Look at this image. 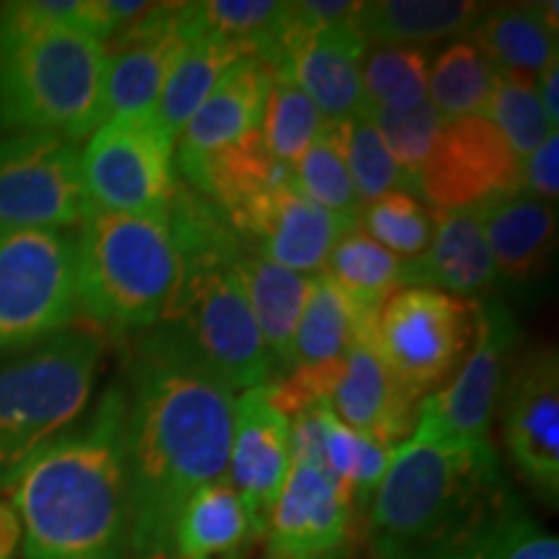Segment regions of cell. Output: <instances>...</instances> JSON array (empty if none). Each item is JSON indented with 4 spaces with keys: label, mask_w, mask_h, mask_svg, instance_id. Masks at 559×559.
<instances>
[{
    "label": "cell",
    "mask_w": 559,
    "mask_h": 559,
    "mask_svg": "<svg viewBox=\"0 0 559 559\" xmlns=\"http://www.w3.org/2000/svg\"><path fill=\"white\" fill-rule=\"evenodd\" d=\"M477 332V300L436 288H400L381 306L376 349L404 394L423 404L466 360Z\"/></svg>",
    "instance_id": "obj_8"
},
{
    "label": "cell",
    "mask_w": 559,
    "mask_h": 559,
    "mask_svg": "<svg viewBox=\"0 0 559 559\" xmlns=\"http://www.w3.org/2000/svg\"><path fill=\"white\" fill-rule=\"evenodd\" d=\"M179 275L169 215L91 210L75 239V311L102 337L145 334L164 319Z\"/></svg>",
    "instance_id": "obj_6"
},
{
    "label": "cell",
    "mask_w": 559,
    "mask_h": 559,
    "mask_svg": "<svg viewBox=\"0 0 559 559\" xmlns=\"http://www.w3.org/2000/svg\"><path fill=\"white\" fill-rule=\"evenodd\" d=\"M190 39L185 3H153L135 24L117 34L104 50L102 122L117 115L153 111L179 52Z\"/></svg>",
    "instance_id": "obj_17"
},
{
    "label": "cell",
    "mask_w": 559,
    "mask_h": 559,
    "mask_svg": "<svg viewBox=\"0 0 559 559\" xmlns=\"http://www.w3.org/2000/svg\"><path fill=\"white\" fill-rule=\"evenodd\" d=\"M324 117L306 91L298 86L285 66L272 68L267 107H264L262 138L267 151L283 164L293 166L317 138Z\"/></svg>",
    "instance_id": "obj_34"
},
{
    "label": "cell",
    "mask_w": 559,
    "mask_h": 559,
    "mask_svg": "<svg viewBox=\"0 0 559 559\" xmlns=\"http://www.w3.org/2000/svg\"><path fill=\"white\" fill-rule=\"evenodd\" d=\"M234 272L260 326L272 368L288 376L293 370V340H296L300 313L309 300L313 275H298V272L277 267L243 241L234 254Z\"/></svg>",
    "instance_id": "obj_24"
},
{
    "label": "cell",
    "mask_w": 559,
    "mask_h": 559,
    "mask_svg": "<svg viewBox=\"0 0 559 559\" xmlns=\"http://www.w3.org/2000/svg\"><path fill=\"white\" fill-rule=\"evenodd\" d=\"M21 544V523L11 502L0 498V559H13Z\"/></svg>",
    "instance_id": "obj_42"
},
{
    "label": "cell",
    "mask_w": 559,
    "mask_h": 559,
    "mask_svg": "<svg viewBox=\"0 0 559 559\" xmlns=\"http://www.w3.org/2000/svg\"><path fill=\"white\" fill-rule=\"evenodd\" d=\"M366 115L386 145L396 166L407 174L412 190L417 194V174L428 160L432 145L445 128V120L432 109L430 102L412 111H389V109H366Z\"/></svg>",
    "instance_id": "obj_38"
},
{
    "label": "cell",
    "mask_w": 559,
    "mask_h": 559,
    "mask_svg": "<svg viewBox=\"0 0 559 559\" xmlns=\"http://www.w3.org/2000/svg\"><path fill=\"white\" fill-rule=\"evenodd\" d=\"M559 3H508L481 13L469 41L487 55L500 73L539 79L557 52Z\"/></svg>",
    "instance_id": "obj_25"
},
{
    "label": "cell",
    "mask_w": 559,
    "mask_h": 559,
    "mask_svg": "<svg viewBox=\"0 0 559 559\" xmlns=\"http://www.w3.org/2000/svg\"><path fill=\"white\" fill-rule=\"evenodd\" d=\"M500 283L528 285L549 270L557 247V210L526 190L474 207Z\"/></svg>",
    "instance_id": "obj_23"
},
{
    "label": "cell",
    "mask_w": 559,
    "mask_h": 559,
    "mask_svg": "<svg viewBox=\"0 0 559 559\" xmlns=\"http://www.w3.org/2000/svg\"><path fill=\"white\" fill-rule=\"evenodd\" d=\"M500 285L474 207L432 210V239L425 254L404 262L402 288H436L466 300H485Z\"/></svg>",
    "instance_id": "obj_22"
},
{
    "label": "cell",
    "mask_w": 559,
    "mask_h": 559,
    "mask_svg": "<svg viewBox=\"0 0 559 559\" xmlns=\"http://www.w3.org/2000/svg\"><path fill=\"white\" fill-rule=\"evenodd\" d=\"M290 459V419L272 396V381L243 391L236 400L226 479L247 508L257 542L264 539Z\"/></svg>",
    "instance_id": "obj_18"
},
{
    "label": "cell",
    "mask_w": 559,
    "mask_h": 559,
    "mask_svg": "<svg viewBox=\"0 0 559 559\" xmlns=\"http://www.w3.org/2000/svg\"><path fill=\"white\" fill-rule=\"evenodd\" d=\"M102 358L99 332L68 326L0 360V492L86 415Z\"/></svg>",
    "instance_id": "obj_7"
},
{
    "label": "cell",
    "mask_w": 559,
    "mask_h": 559,
    "mask_svg": "<svg viewBox=\"0 0 559 559\" xmlns=\"http://www.w3.org/2000/svg\"><path fill=\"white\" fill-rule=\"evenodd\" d=\"M510 464L547 506L559 500V355L536 347L508 376L500 396Z\"/></svg>",
    "instance_id": "obj_14"
},
{
    "label": "cell",
    "mask_w": 559,
    "mask_h": 559,
    "mask_svg": "<svg viewBox=\"0 0 559 559\" xmlns=\"http://www.w3.org/2000/svg\"><path fill=\"white\" fill-rule=\"evenodd\" d=\"M185 13L187 24H190V39H187L185 50L179 52L177 62H174L171 73L166 75L156 107H153V117L174 140H179L185 124L192 120L200 104L207 99L215 83L223 79V73L234 62L251 55L249 47L239 45V41L202 32L198 19H194L192 3H185Z\"/></svg>",
    "instance_id": "obj_26"
},
{
    "label": "cell",
    "mask_w": 559,
    "mask_h": 559,
    "mask_svg": "<svg viewBox=\"0 0 559 559\" xmlns=\"http://www.w3.org/2000/svg\"><path fill=\"white\" fill-rule=\"evenodd\" d=\"M223 218L249 249L298 275L324 272L334 243L355 228L306 198L296 179L223 210Z\"/></svg>",
    "instance_id": "obj_16"
},
{
    "label": "cell",
    "mask_w": 559,
    "mask_h": 559,
    "mask_svg": "<svg viewBox=\"0 0 559 559\" xmlns=\"http://www.w3.org/2000/svg\"><path fill=\"white\" fill-rule=\"evenodd\" d=\"M370 47L353 21L280 41V66L290 70L324 120H349L362 111V60ZM277 66V68H280Z\"/></svg>",
    "instance_id": "obj_21"
},
{
    "label": "cell",
    "mask_w": 559,
    "mask_h": 559,
    "mask_svg": "<svg viewBox=\"0 0 559 559\" xmlns=\"http://www.w3.org/2000/svg\"><path fill=\"white\" fill-rule=\"evenodd\" d=\"M270 83L272 68L254 55L234 62L223 73V79L215 83V88L200 104L177 140V166L181 177L190 181L215 153L262 132Z\"/></svg>",
    "instance_id": "obj_20"
},
{
    "label": "cell",
    "mask_w": 559,
    "mask_h": 559,
    "mask_svg": "<svg viewBox=\"0 0 559 559\" xmlns=\"http://www.w3.org/2000/svg\"><path fill=\"white\" fill-rule=\"evenodd\" d=\"M86 11L88 0L0 5V128L75 143L99 128L107 50Z\"/></svg>",
    "instance_id": "obj_4"
},
{
    "label": "cell",
    "mask_w": 559,
    "mask_h": 559,
    "mask_svg": "<svg viewBox=\"0 0 559 559\" xmlns=\"http://www.w3.org/2000/svg\"><path fill=\"white\" fill-rule=\"evenodd\" d=\"M169 223L179 275L160 321L177 326L234 391L270 383L275 368L234 272L241 239L213 202L187 187L174 192Z\"/></svg>",
    "instance_id": "obj_5"
},
{
    "label": "cell",
    "mask_w": 559,
    "mask_h": 559,
    "mask_svg": "<svg viewBox=\"0 0 559 559\" xmlns=\"http://www.w3.org/2000/svg\"><path fill=\"white\" fill-rule=\"evenodd\" d=\"M122 386L132 559H174L181 508L228 474L236 394L166 321L132 347Z\"/></svg>",
    "instance_id": "obj_1"
},
{
    "label": "cell",
    "mask_w": 559,
    "mask_h": 559,
    "mask_svg": "<svg viewBox=\"0 0 559 559\" xmlns=\"http://www.w3.org/2000/svg\"><path fill=\"white\" fill-rule=\"evenodd\" d=\"M88 213L75 140L45 132L0 138V228L66 230Z\"/></svg>",
    "instance_id": "obj_12"
},
{
    "label": "cell",
    "mask_w": 559,
    "mask_h": 559,
    "mask_svg": "<svg viewBox=\"0 0 559 559\" xmlns=\"http://www.w3.org/2000/svg\"><path fill=\"white\" fill-rule=\"evenodd\" d=\"M75 311V239L58 228H0V353L68 330Z\"/></svg>",
    "instance_id": "obj_9"
},
{
    "label": "cell",
    "mask_w": 559,
    "mask_h": 559,
    "mask_svg": "<svg viewBox=\"0 0 559 559\" xmlns=\"http://www.w3.org/2000/svg\"><path fill=\"white\" fill-rule=\"evenodd\" d=\"M481 117L500 130L519 160H526L551 132H557L549 128L547 115H544L536 81L526 75L500 73V70Z\"/></svg>",
    "instance_id": "obj_35"
},
{
    "label": "cell",
    "mask_w": 559,
    "mask_h": 559,
    "mask_svg": "<svg viewBox=\"0 0 559 559\" xmlns=\"http://www.w3.org/2000/svg\"><path fill=\"white\" fill-rule=\"evenodd\" d=\"M373 559H500L531 519L492 445L412 430L368 508Z\"/></svg>",
    "instance_id": "obj_2"
},
{
    "label": "cell",
    "mask_w": 559,
    "mask_h": 559,
    "mask_svg": "<svg viewBox=\"0 0 559 559\" xmlns=\"http://www.w3.org/2000/svg\"><path fill=\"white\" fill-rule=\"evenodd\" d=\"M396 449H383L340 423L330 404L319 407V461L347 489L358 513H368Z\"/></svg>",
    "instance_id": "obj_29"
},
{
    "label": "cell",
    "mask_w": 559,
    "mask_h": 559,
    "mask_svg": "<svg viewBox=\"0 0 559 559\" xmlns=\"http://www.w3.org/2000/svg\"><path fill=\"white\" fill-rule=\"evenodd\" d=\"M536 94H539L542 109L547 115L551 130H557L559 122V58L551 60L536 79Z\"/></svg>",
    "instance_id": "obj_41"
},
{
    "label": "cell",
    "mask_w": 559,
    "mask_h": 559,
    "mask_svg": "<svg viewBox=\"0 0 559 559\" xmlns=\"http://www.w3.org/2000/svg\"><path fill=\"white\" fill-rule=\"evenodd\" d=\"M500 559H559L557 536L536 526L534 519H526L521 528L510 536Z\"/></svg>",
    "instance_id": "obj_40"
},
{
    "label": "cell",
    "mask_w": 559,
    "mask_h": 559,
    "mask_svg": "<svg viewBox=\"0 0 559 559\" xmlns=\"http://www.w3.org/2000/svg\"><path fill=\"white\" fill-rule=\"evenodd\" d=\"M498 68L469 39L453 41L428 70V102L445 122L481 117L492 94Z\"/></svg>",
    "instance_id": "obj_32"
},
{
    "label": "cell",
    "mask_w": 559,
    "mask_h": 559,
    "mask_svg": "<svg viewBox=\"0 0 559 559\" xmlns=\"http://www.w3.org/2000/svg\"><path fill=\"white\" fill-rule=\"evenodd\" d=\"M376 321L360 326L345 360L334 376L326 404L349 430L360 432L383 449H400L412 436L419 404L404 394L376 349Z\"/></svg>",
    "instance_id": "obj_19"
},
{
    "label": "cell",
    "mask_w": 559,
    "mask_h": 559,
    "mask_svg": "<svg viewBox=\"0 0 559 559\" xmlns=\"http://www.w3.org/2000/svg\"><path fill=\"white\" fill-rule=\"evenodd\" d=\"M9 495L21 559H132L122 381L37 453Z\"/></svg>",
    "instance_id": "obj_3"
},
{
    "label": "cell",
    "mask_w": 559,
    "mask_h": 559,
    "mask_svg": "<svg viewBox=\"0 0 559 559\" xmlns=\"http://www.w3.org/2000/svg\"><path fill=\"white\" fill-rule=\"evenodd\" d=\"M358 226L400 260L425 254L432 239V210L412 192H389L360 210Z\"/></svg>",
    "instance_id": "obj_36"
},
{
    "label": "cell",
    "mask_w": 559,
    "mask_h": 559,
    "mask_svg": "<svg viewBox=\"0 0 559 559\" xmlns=\"http://www.w3.org/2000/svg\"><path fill=\"white\" fill-rule=\"evenodd\" d=\"M81 179L91 210L164 218L179 187L177 140L153 111L109 117L81 151Z\"/></svg>",
    "instance_id": "obj_10"
},
{
    "label": "cell",
    "mask_w": 559,
    "mask_h": 559,
    "mask_svg": "<svg viewBox=\"0 0 559 559\" xmlns=\"http://www.w3.org/2000/svg\"><path fill=\"white\" fill-rule=\"evenodd\" d=\"M345 138L347 120H324L304 156L293 164V179L298 190L326 213L358 226L360 202L355 198L353 179H349Z\"/></svg>",
    "instance_id": "obj_31"
},
{
    "label": "cell",
    "mask_w": 559,
    "mask_h": 559,
    "mask_svg": "<svg viewBox=\"0 0 559 559\" xmlns=\"http://www.w3.org/2000/svg\"><path fill=\"white\" fill-rule=\"evenodd\" d=\"M247 508L228 479L198 489L174 528V559H241L254 544Z\"/></svg>",
    "instance_id": "obj_28"
},
{
    "label": "cell",
    "mask_w": 559,
    "mask_h": 559,
    "mask_svg": "<svg viewBox=\"0 0 559 559\" xmlns=\"http://www.w3.org/2000/svg\"><path fill=\"white\" fill-rule=\"evenodd\" d=\"M404 260L373 241L360 226L345 230L330 251L324 275L366 311H381L391 293L402 288Z\"/></svg>",
    "instance_id": "obj_30"
},
{
    "label": "cell",
    "mask_w": 559,
    "mask_h": 559,
    "mask_svg": "<svg viewBox=\"0 0 559 559\" xmlns=\"http://www.w3.org/2000/svg\"><path fill=\"white\" fill-rule=\"evenodd\" d=\"M521 190V160L485 117L445 122L417 174L432 210H466Z\"/></svg>",
    "instance_id": "obj_15"
},
{
    "label": "cell",
    "mask_w": 559,
    "mask_h": 559,
    "mask_svg": "<svg viewBox=\"0 0 559 559\" xmlns=\"http://www.w3.org/2000/svg\"><path fill=\"white\" fill-rule=\"evenodd\" d=\"M358 523L353 498L324 466L293 459L264 531L267 559H347Z\"/></svg>",
    "instance_id": "obj_13"
},
{
    "label": "cell",
    "mask_w": 559,
    "mask_h": 559,
    "mask_svg": "<svg viewBox=\"0 0 559 559\" xmlns=\"http://www.w3.org/2000/svg\"><path fill=\"white\" fill-rule=\"evenodd\" d=\"M345 156L349 179H353L355 198L360 202V210L370 202L381 200L389 192H412V181L407 179L396 160L373 128V122L366 115H355L347 120L345 138Z\"/></svg>",
    "instance_id": "obj_37"
},
{
    "label": "cell",
    "mask_w": 559,
    "mask_h": 559,
    "mask_svg": "<svg viewBox=\"0 0 559 559\" xmlns=\"http://www.w3.org/2000/svg\"><path fill=\"white\" fill-rule=\"evenodd\" d=\"M521 190L555 205L559 198V135H551L521 160Z\"/></svg>",
    "instance_id": "obj_39"
},
{
    "label": "cell",
    "mask_w": 559,
    "mask_h": 559,
    "mask_svg": "<svg viewBox=\"0 0 559 559\" xmlns=\"http://www.w3.org/2000/svg\"><path fill=\"white\" fill-rule=\"evenodd\" d=\"M428 55L419 47H373L362 60V111H412L428 102Z\"/></svg>",
    "instance_id": "obj_33"
},
{
    "label": "cell",
    "mask_w": 559,
    "mask_h": 559,
    "mask_svg": "<svg viewBox=\"0 0 559 559\" xmlns=\"http://www.w3.org/2000/svg\"><path fill=\"white\" fill-rule=\"evenodd\" d=\"M487 11L474 0H373L353 24L368 47H419L469 34Z\"/></svg>",
    "instance_id": "obj_27"
},
{
    "label": "cell",
    "mask_w": 559,
    "mask_h": 559,
    "mask_svg": "<svg viewBox=\"0 0 559 559\" xmlns=\"http://www.w3.org/2000/svg\"><path fill=\"white\" fill-rule=\"evenodd\" d=\"M519 342V324L498 300H477L474 345L456 376L419 404L415 430L464 445H492L495 412L508 381L510 353Z\"/></svg>",
    "instance_id": "obj_11"
}]
</instances>
